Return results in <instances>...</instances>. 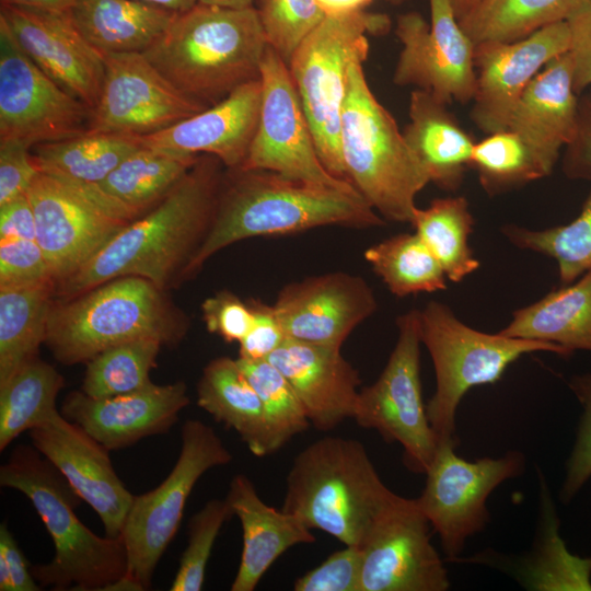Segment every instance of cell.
<instances>
[{
    "instance_id": "1",
    "label": "cell",
    "mask_w": 591,
    "mask_h": 591,
    "mask_svg": "<svg viewBox=\"0 0 591 591\" xmlns=\"http://www.w3.org/2000/svg\"><path fill=\"white\" fill-rule=\"evenodd\" d=\"M223 167L215 155L199 154L167 196L56 286V299L73 298L123 276L146 278L165 291L185 281L210 228Z\"/></svg>"
},
{
    "instance_id": "2",
    "label": "cell",
    "mask_w": 591,
    "mask_h": 591,
    "mask_svg": "<svg viewBox=\"0 0 591 591\" xmlns=\"http://www.w3.org/2000/svg\"><path fill=\"white\" fill-rule=\"evenodd\" d=\"M326 225L379 228L385 220L357 188L312 184L259 169H225L208 233L186 273L195 276L239 241L287 235Z\"/></svg>"
},
{
    "instance_id": "3",
    "label": "cell",
    "mask_w": 591,
    "mask_h": 591,
    "mask_svg": "<svg viewBox=\"0 0 591 591\" xmlns=\"http://www.w3.org/2000/svg\"><path fill=\"white\" fill-rule=\"evenodd\" d=\"M267 47L254 5L197 2L178 12L143 55L177 90L209 107L260 78Z\"/></svg>"
},
{
    "instance_id": "4",
    "label": "cell",
    "mask_w": 591,
    "mask_h": 591,
    "mask_svg": "<svg viewBox=\"0 0 591 591\" xmlns=\"http://www.w3.org/2000/svg\"><path fill=\"white\" fill-rule=\"evenodd\" d=\"M0 485L28 498L53 540V559L31 567L42 588L109 591L126 577L123 537L99 536L79 520L74 510L82 499L34 447L14 448L0 466Z\"/></svg>"
},
{
    "instance_id": "5",
    "label": "cell",
    "mask_w": 591,
    "mask_h": 591,
    "mask_svg": "<svg viewBox=\"0 0 591 591\" xmlns=\"http://www.w3.org/2000/svg\"><path fill=\"white\" fill-rule=\"evenodd\" d=\"M188 328V317L165 290L146 278L123 276L70 299L55 298L45 345L58 362L72 366L134 340L176 346Z\"/></svg>"
},
{
    "instance_id": "6",
    "label": "cell",
    "mask_w": 591,
    "mask_h": 591,
    "mask_svg": "<svg viewBox=\"0 0 591 591\" xmlns=\"http://www.w3.org/2000/svg\"><path fill=\"white\" fill-rule=\"evenodd\" d=\"M394 496L361 442L324 437L296 456L281 510L311 530H321L345 545L360 546L375 517Z\"/></svg>"
},
{
    "instance_id": "7",
    "label": "cell",
    "mask_w": 591,
    "mask_h": 591,
    "mask_svg": "<svg viewBox=\"0 0 591 591\" xmlns=\"http://www.w3.org/2000/svg\"><path fill=\"white\" fill-rule=\"evenodd\" d=\"M362 65L356 60L349 67L341 109L346 176L384 220L412 224L415 198L430 179L394 117L372 93Z\"/></svg>"
},
{
    "instance_id": "8",
    "label": "cell",
    "mask_w": 591,
    "mask_h": 591,
    "mask_svg": "<svg viewBox=\"0 0 591 591\" xmlns=\"http://www.w3.org/2000/svg\"><path fill=\"white\" fill-rule=\"evenodd\" d=\"M390 25L386 15L364 9L327 14L301 42L288 65L318 157L333 175L343 179L348 178L341 155L340 120L349 67L367 59L368 34H385Z\"/></svg>"
},
{
    "instance_id": "9",
    "label": "cell",
    "mask_w": 591,
    "mask_h": 591,
    "mask_svg": "<svg viewBox=\"0 0 591 591\" xmlns=\"http://www.w3.org/2000/svg\"><path fill=\"white\" fill-rule=\"evenodd\" d=\"M419 326L436 374V391L426 410L439 441L456 439V409L472 387L497 382L526 354L547 351L569 357L554 344L477 331L439 301H429L419 310Z\"/></svg>"
},
{
    "instance_id": "10",
    "label": "cell",
    "mask_w": 591,
    "mask_h": 591,
    "mask_svg": "<svg viewBox=\"0 0 591 591\" xmlns=\"http://www.w3.org/2000/svg\"><path fill=\"white\" fill-rule=\"evenodd\" d=\"M181 440L178 457L166 478L154 489L134 496L120 534L127 552V575L112 590L150 589L157 565L181 525L194 486L210 468L232 461L218 433L199 419L183 424Z\"/></svg>"
},
{
    "instance_id": "11",
    "label": "cell",
    "mask_w": 591,
    "mask_h": 591,
    "mask_svg": "<svg viewBox=\"0 0 591 591\" xmlns=\"http://www.w3.org/2000/svg\"><path fill=\"white\" fill-rule=\"evenodd\" d=\"M398 336L378 380L359 391L355 421L376 430L384 440L398 442L404 463L414 473L429 468L439 439L428 419L420 381L419 310L396 320Z\"/></svg>"
},
{
    "instance_id": "12",
    "label": "cell",
    "mask_w": 591,
    "mask_h": 591,
    "mask_svg": "<svg viewBox=\"0 0 591 591\" xmlns=\"http://www.w3.org/2000/svg\"><path fill=\"white\" fill-rule=\"evenodd\" d=\"M456 440L439 441L425 473L422 493L416 498L450 558L456 557L466 540L480 532L489 521L486 501L493 490L524 467V455L517 451L497 459L466 461L455 452Z\"/></svg>"
},
{
    "instance_id": "13",
    "label": "cell",
    "mask_w": 591,
    "mask_h": 591,
    "mask_svg": "<svg viewBox=\"0 0 591 591\" xmlns=\"http://www.w3.org/2000/svg\"><path fill=\"white\" fill-rule=\"evenodd\" d=\"M259 119L240 167L259 169L329 187L356 188L322 163L288 65L268 45L260 66Z\"/></svg>"
},
{
    "instance_id": "14",
    "label": "cell",
    "mask_w": 591,
    "mask_h": 591,
    "mask_svg": "<svg viewBox=\"0 0 591 591\" xmlns=\"http://www.w3.org/2000/svg\"><path fill=\"white\" fill-rule=\"evenodd\" d=\"M430 23L418 12L397 18L402 44L393 82L429 91L451 104L472 102L476 91L475 44L463 31L449 0H429Z\"/></svg>"
},
{
    "instance_id": "15",
    "label": "cell",
    "mask_w": 591,
    "mask_h": 591,
    "mask_svg": "<svg viewBox=\"0 0 591 591\" xmlns=\"http://www.w3.org/2000/svg\"><path fill=\"white\" fill-rule=\"evenodd\" d=\"M91 109L46 74L0 23V140L33 147L88 130Z\"/></svg>"
},
{
    "instance_id": "16",
    "label": "cell",
    "mask_w": 591,
    "mask_h": 591,
    "mask_svg": "<svg viewBox=\"0 0 591 591\" xmlns=\"http://www.w3.org/2000/svg\"><path fill=\"white\" fill-rule=\"evenodd\" d=\"M416 499L395 494L361 545L359 591H444L450 581Z\"/></svg>"
},
{
    "instance_id": "17",
    "label": "cell",
    "mask_w": 591,
    "mask_h": 591,
    "mask_svg": "<svg viewBox=\"0 0 591 591\" xmlns=\"http://www.w3.org/2000/svg\"><path fill=\"white\" fill-rule=\"evenodd\" d=\"M102 56L104 79L88 131L141 137L208 107L177 90L142 53Z\"/></svg>"
},
{
    "instance_id": "18",
    "label": "cell",
    "mask_w": 591,
    "mask_h": 591,
    "mask_svg": "<svg viewBox=\"0 0 591 591\" xmlns=\"http://www.w3.org/2000/svg\"><path fill=\"white\" fill-rule=\"evenodd\" d=\"M567 21L544 26L513 42L475 45L476 91L470 118L485 135L508 129L512 112L533 78L570 49Z\"/></svg>"
},
{
    "instance_id": "19",
    "label": "cell",
    "mask_w": 591,
    "mask_h": 591,
    "mask_svg": "<svg viewBox=\"0 0 591 591\" xmlns=\"http://www.w3.org/2000/svg\"><path fill=\"white\" fill-rule=\"evenodd\" d=\"M36 220V242L55 285L85 265L125 225L77 188L40 173L27 190Z\"/></svg>"
},
{
    "instance_id": "20",
    "label": "cell",
    "mask_w": 591,
    "mask_h": 591,
    "mask_svg": "<svg viewBox=\"0 0 591 591\" xmlns=\"http://www.w3.org/2000/svg\"><path fill=\"white\" fill-rule=\"evenodd\" d=\"M273 305L287 338L340 348L378 301L361 276L333 271L286 285Z\"/></svg>"
},
{
    "instance_id": "21",
    "label": "cell",
    "mask_w": 591,
    "mask_h": 591,
    "mask_svg": "<svg viewBox=\"0 0 591 591\" xmlns=\"http://www.w3.org/2000/svg\"><path fill=\"white\" fill-rule=\"evenodd\" d=\"M28 432L32 445L99 514L105 535L119 537L134 495L115 472L109 450L59 412Z\"/></svg>"
},
{
    "instance_id": "22",
    "label": "cell",
    "mask_w": 591,
    "mask_h": 591,
    "mask_svg": "<svg viewBox=\"0 0 591 591\" xmlns=\"http://www.w3.org/2000/svg\"><path fill=\"white\" fill-rule=\"evenodd\" d=\"M0 23L46 74L94 109L104 79L103 56L82 37L68 13L0 4Z\"/></svg>"
},
{
    "instance_id": "23",
    "label": "cell",
    "mask_w": 591,
    "mask_h": 591,
    "mask_svg": "<svg viewBox=\"0 0 591 591\" xmlns=\"http://www.w3.org/2000/svg\"><path fill=\"white\" fill-rule=\"evenodd\" d=\"M190 399L183 381L154 384L128 394L92 398L70 392L61 414L81 426L109 451L131 447L139 440L167 432Z\"/></svg>"
},
{
    "instance_id": "24",
    "label": "cell",
    "mask_w": 591,
    "mask_h": 591,
    "mask_svg": "<svg viewBox=\"0 0 591 591\" xmlns=\"http://www.w3.org/2000/svg\"><path fill=\"white\" fill-rule=\"evenodd\" d=\"M262 101L260 79L247 82L206 109L154 134L141 146L175 154H210L225 169L240 167L255 136Z\"/></svg>"
},
{
    "instance_id": "25",
    "label": "cell",
    "mask_w": 591,
    "mask_h": 591,
    "mask_svg": "<svg viewBox=\"0 0 591 591\" xmlns=\"http://www.w3.org/2000/svg\"><path fill=\"white\" fill-rule=\"evenodd\" d=\"M267 360L289 381L317 430L354 417L361 381L340 348L287 338Z\"/></svg>"
},
{
    "instance_id": "26",
    "label": "cell",
    "mask_w": 591,
    "mask_h": 591,
    "mask_svg": "<svg viewBox=\"0 0 591 591\" xmlns=\"http://www.w3.org/2000/svg\"><path fill=\"white\" fill-rule=\"evenodd\" d=\"M569 51L544 66L515 105L508 129L531 149L551 175L572 139L578 115Z\"/></svg>"
},
{
    "instance_id": "27",
    "label": "cell",
    "mask_w": 591,
    "mask_h": 591,
    "mask_svg": "<svg viewBox=\"0 0 591 591\" xmlns=\"http://www.w3.org/2000/svg\"><path fill=\"white\" fill-rule=\"evenodd\" d=\"M225 499L239 518L243 533L241 560L231 591H253L287 549L316 541L300 519L266 505L244 474L231 479Z\"/></svg>"
},
{
    "instance_id": "28",
    "label": "cell",
    "mask_w": 591,
    "mask_h": 591,
    "mask_svg": "<svg viewBox=\"0 0 591 591\" xmlns=\"http://www.w3.org/2000/svg\"><path fill=\"white\" fill-rule=\"evenodd\" d=\"M408 116L403 137L430 183L445 192H456L471 167L475 141L448 109V104L429 91L412 92Z\"/></svg>"
},
{
    "instance_id": "29",
    "label": "cell",
    "mask_w": 591,
    "mask_h": 591,
    "mask_svg": "<svg viewBox=\"0 0 591 591\" xmlns=\"http://www.w3.org/2000/svg\"><path fill=\"white\" fill-rule=\"evenodd\" d=\"M177 13L141 0H77L68 12L78 32L102 55L143 54Z\"/></svg>"
},
{
    "instance_id": "30",
    "label": "cell",
    "mask_w": 591,
    "mask_h": 591,
    "mask_svg": "<svg viewBox=\"0 0 591 591\" xmlns=\"http://www.w3.org/2000/svg\"><path fill=\"white\" fill-rule=\"evenodd\" d=\"M197 405L234 430L255 456L274 453L262 402L237 359L210 360L196 386Z\"/></svg>"
},
{
    "instance_id": "31",
    "label": "cell",
    "mask_w": 591,
    "mask_h": 591,
    "mask_svg": "<svg viewBox=\"0 0 591 591\" xmlns=\"http://www.w3.org/2000/svg\"><path fill=\"white\" fill-rule=\"evenodd\" d=\"M499 333L554 344L569 356L591 351V270L514 311Z\"/></svg>"
},
{
    "instance_id": "32",
    "label": "cell",
    "mask_w": 591,
    "mask_h": 591,
    "mask_svg": "<svg viewBox=\"0 0 591 591\" xmlns=\"http://www.w3.org/2000/svg\"><path fill=\"white\" fill-rule=\"evenodd\" d=\"M55 296V283L0 290V387L38 357Z\"/></svg>"
},
{
    "instance_id": "33",
    "label": "cell",
    "mask_w": 591,
    "mask_h": 591,
    "mask_svg": "<svg viewBox=\"0 0 591 591\" xmlns=\"http://www.w3.org/2000/svg\"><path fill=\"white\" fill-rule=\"evenodd\" d=\"M140 146L136 136L86 130L68 139L35 144L31 154L40 173L66 181L100 184Z\"/></svg>"
},
{
    "instance_id": "34",
    "label": "cell",
    "mask_w": 591,
    "mask_h": 591,
    "mask_svg": "<svg viewBox=\"0 0 591 591\" xmlns=\"http://www.w3.org/2000/svg\"><path fill=\"white\" fill-rule=\"evenodd\" d=\"M198 157L140 146L97 185L142 216L169 195Z\"/></svg>"
},
{
    "instance_id": "35",
    "label": "cell",
    "mask_w": 591,
    "mask_h": 591,
    "mask_svg": "<svg viewBox=\"0 0 591 591\" xmlns=\"http://www.w3.org/2000/svg\"><path fill=\"white\" fill-rule=\"evenodd\" d=\"M589 0H480L460 21L476 45L513 42L557 22L568 21Z\"/></svg>"
},
{
    "instance_id": "36",
    "label": "cell",
    "mask_w": 591,
    "mask_h": 591,
    "mask_svg": "<svg viewBox=\"0 0 591 591\" xmlns=\"http://www.w3.org/2000/svg\"><path fill=\"white\" fill-rule=\"evenodd\" d=\"M474 218L463 196L433 199L416 208L412 225L442 266L448 280L462 281L479 267L470 247Z\"/></svg>"
},
{
    "instance_id": "37",
    "label": "cell",
    "mask_w": 591,
    "mask_h": 591,
    "mask_svg": "<svg viewBox=\"0 0 591 591\" xmlns=\"http://www.w3.org/2000/svg\"><path fill=\"white\" fill-rule=\"evenodd\" d=\"M63 386L57 369L37 357L0 387V451L58 412L56 399Z\"/></svg>"
},
{
    "instance_id": "38",
    "label": "cell",
    "mask_w": 591,
    "mask_h": 591,
    "mask_svg": "<svg viewBox=\"0 0 591 591\" xmlns=\"http://www.w3.org/2000/svg\"><path fill=\"white\" fill-rule=\"evenodd\" d=\"M363 257L395 297L447 288L442 266L416 232L398 233L373 244Z\"/></svg>"
},
{
    "instance_id": "39",
    "label": "cell",
    "mask_w": 591,
    "mask_h": 591,
    "mask_svg": "<svg viewBox=\"0 0 591 591\" xmlns=\"http://www.w3.org/2000/svg\"><path fill=\"white\" fill-rule=\"evenodd\" d=\"M501 232L514 246L553 258L561 283H571L591 270V188L580 213L567 224L544 230L505 224Z\"/></svg>"
},
{
    "instance_id": "40",
    "label": "cell",
    "mask_w": 591,
    "mask_h": 591,
    "mask_svg": "<svg viewBox=\"0 0 591 591\" xmlns=\"http://www.w3.org/2000/svg\"><path fill=\"white\" fill-rule=\"evenodd\" d=\"M470 166L477 172L480 186L490 197L549 175L525 142L510 129L475 142Z\"/></svg>"
},
{
    "instance_id": "41",
    "label": "cell",
    "mask_w": 591,
    "mask_h": 591,
    "mask_svg": "<svg viewBox=\"0 0 591 591\" xmlns=\"http://www.w3.org/2000/svg\"><path fill=\"white\" fill-rule=\"evenodd\" d=\"M162 343L140 339L111 347L89 360L81 391L92 398H106L142 390L153 382Z\"/></svg>"
},
{
    "instance_id": "42",
    "label": "cell",
    "mask_w": 591,
    "mask_h": 591,
    "mask_svg": "<svg viewBox=\"0 0 591 591\" xmlns=\"http://www.w3.org/2000/svg\"><path fill=\"white\" fill-rule=\"evenodd\" d=\"M247 380L256 391L265 414L274 451L310 427L306 413L285 375L267 359L237 358Z\"/></svg>"
},
{
    "instance_id": "43",
    "label": "cell",
    "mask_w": 591,
    "mask_h": 591,
    "mask_svg": "<svg viewBox=\"0 0 591 591\" xmlns=\"http://www.w3.org/2000/svg\"><path fill=\"white\" fill-rule=\"evenodd\" d=\"M547 510L543 540L523 573L526 584L534 590H591V557L580 558L566 549L556 519Z\"/></svg>"
},
{
    "instance_id": "44",
    "label": "cell",
    "mask_w": 591,
    "mask_h": 591,
    "mask_svg": "<svg viewBox=\"0 0 591 591\" xmlns=\"http://www.w3.org/2000/svg\"><path fill=\"white\" fill-rule=\"evenodd\" d=\"M233 514L227 499H210L188 522V540L171 591H199L216 538Z\"/></svg>"
},
{
    "instance_id": "45",
    "label": "cell",
    "mask_w": 591,
    "mask_h": 591,
    "mask_svg": "<svg viewBox=\"0 0 591 591\" xmlns=\"http://www.w3.org/2000/svg\"><path fill=\"white\" fill-rule=\"evenodd\" d=\"M268 45L289 65L301 42L327 15L317 0H254Z\"/></svg>"
},
{
    "instance_id": "46",
    "label": "cell",
    "mask_w": 591,
    "mask_h": 591,
    "mask_svg": "<svg viewBox=\"0 0 591 591\" xmlns=\"http://www.w3.org/2000/svg\"><path fill=\"white\" fill-rule=\"evenodd\" d=\"M46 283H55V281L46 257L36 241L0 240V290Z\"/></svg>"
},
{
    "instance_id": "47",
    "label": "cell",
    "mask_w": 591,
    "mask_h": 591,
    "mask_svg": "<svg viewBox=\"0 0 591 591\" xmlns=\"http://www.w3.org/2000/svg\"><path fill=\"white\" fill-rule=\"evenodd\" d=\"M570 389L581 403L583 414L576 443L567 462L561 500L568 502L591 477V374L575 375Z\"/></svg>"
},
{
    "instance_id": "48",
    "label": "cell",
    "mask_w": 591,
    "mask_h": 591,
    "mask_svg": "<svg viewBox=\"0 0 591 591\" xmlns=\"http://www.w3.org/2000/svg\"><path fill=\"white\" fill-rule=\"evenodd\" d=\"M362 552L357 545L336 551L320 566L299 577L296 591H359Z\"/></svg>"
},
{
    "instance_id": "49",
    "label": "cell",
    "mask_w": 591,
    "mask_h": 591,
    "mask_svg": "<svg viewBox=\"0 0 591 591\" xmlns=\"http://www.w3.org/2000/svg\"><path fill=\"white\" fill-rule=\"evenodd\" d=\"M202 320L209 333L227 343H240L251 328L253 312L248 301L222 290L207 298L201 304Z\"/></svg>"
},
{
    "instance_id": "50",
    "label": "cell",
    "mask_w": 591,
    "mask_h": 591,
    "mask_svg": "<svg viewBox=\"0 0 591 591\" xmlns=\"http://www.w3.org/2000/svg\"><path fill=\"white\" fill-rule=\"evenodd\" d=\"M39 174L31 147L15 140H0V205L27 193Z\"/></svg>"
},
{
    "instance_id": "51",
    "label": "cell",
    "mask_w": 591,
    "mask_h": 591,
    "mask_svg": "<svg viewBox=\"0 0 591 591\" xmlns=\"http://www.w3.org/2000/svg\"><path fill=\"white\" fill-rule=\"evenodd\" d=\"M248 303L253 312V322L245 337L239 343V358L267 359L287 339V336L274 305L259 299H250Z\"/></svg>"
},
{
    "instance_id": "52",
    "label": "cell",
    "mask_w": 591,
    "mask_h": 591,
    "mask_svg": "<svg viewBox=\"0 0 591 591\" xmlns=\"http://www.w3.org/2000/svg\"><path fill=\"white\" fill-rule=\"evenodd\" d=\"M561 170L570 179L591 181V86L578 95L576 131L564 148Z\"/></svg>"
},
{
    "instance_id": "53",
    "label": "cell",
    "mask_w": 591,
    "mask_h": 591,
    "mask_svg": "<svg viewBox=\"0 0 591 591\" xmlns=\"http://www.w3.org/2000/svg\"><path fill=\"white\" fill-rule=\"evenodd\" d=\"M567 22L571 37L569 53L572 58L573 90L580 95L591 86V0Z\"/></svg>"
},
{
    "instance_id": "54",
    "label": "cell",
    "mask_w": 591,
    "mask_h": 591,
    "mask_svg": "<svg viewBox=\"0 0 591 591\" xmlns=\"http://www.w3.org/2000/svg\"><path fill=\"white\" fill-rule=\"evenodd\" d=\"M36 240V220L27 193L0 205V240Z\"/></svg>"
},
{
    "instance_id": "55",
    "label": "cell",
    "mask_w": 591,
    "mask_h": 591,
    "mask_svg": "<svg viewBox=\"0 0 591 591\" xmlns=\"http://www.w3.org/2000/svg\"><path fill=\"white\" fill-rule=\"evenodd\" d=\"M0 556L5 559L8 565L12 591H39L43 589L33 577L27 560L5 522L0 525Z\"/></svg>"
},
{
    "instance_id": "56",
    "label": "cell",
    "mask_w": 591,
    "mask_h": 591,
    "mask_svg": "<svg viewBox=\"0 0 591 591\" xmlns=\"http://www.w3.org/2000/svg\"><path fill=\"white\" fill-rule=\"evenodd\" d=\"M1 4H9L26 9L68 13L77 0H0Z\"/></svg>"
},
{
    "instance_id": "57",
    "label": "cell",
    "mask_w": 591,
    "mask_h": 591,
    "mask_svg": "<svg viewBox=\"0 0 591 591\" xmlns=\"http://www.w3.org/2000/svg\"><path fill=\"white\" fill-rule=\"evenodd\" d=\"M372 0H317L326 14L363 10Z\"/></svg>"
},
{
    "instance_id": "58",
    "label": "cell",
    "mask_w": 591,
    "mask_h": 591,
    "mask_svg": "<svg viewBox=\"0 0 591 591\" xmlns=\"http://www.w3.org/2000/svg\"><path fill=\"white\" fill-rule=\"evenodd\" d=\"M157 4L174 12H183L195 5L198 0H141Z\"/></svg>"
},
{
    "instance_id": "59",
    "label": "cell",
    "mask_w": 591,
    "mask_h": 591,
    "mask_svg": "<svg viewBox=\"0 0 591 591\" xmlns=\"http://www.w3.org/2000/svg\"><path fill=\"white\" fill-rule=\"evenodd\" d=\"M459 22L464 19L480 0H449Z\"/></svg>"
},
{
    "instance_id": "60",
    "label": "cell",
    "mask_w": 591,
    "mask_h": 591,
    "mask_svg": "<svg viewBox=\"0 0 591 591\" xmlns=\"http://www.w3.org/2000/svg\"><path fill=\"white\" fill-rule=\"evenodd\" d=\"M198 2L235 9L254 5V0H198Z\"/></svg>"
},
{
    "instance_id": "61",
    "label": "cell",
    "mask_w": 591,
    "mask_h": 591,
    "mask_svg": "<svg viewBox=\"0 0 591 591\" xmlns=\"http://www.w3.org/2000/svg\"><path fill=\"white\" fill-rule=\"evenodd\" d=\"M385 1L389 2L392 5H401V4H403L404 2H406L408 0H385Z\"/></svg>"
}]
</instances>
